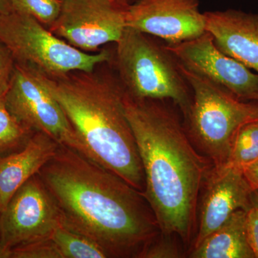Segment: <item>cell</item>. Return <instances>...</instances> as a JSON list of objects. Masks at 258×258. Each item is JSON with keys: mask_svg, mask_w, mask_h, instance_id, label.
<instances>
[{"mask_svg": "<svg viewBox=\"0 0 258 258\" xmlns=\"http://www.w3.org/2000/svg\"><path fill=\"white\" fill-rule=\"evenodd\" d=\"M37 174L62 226L96 242L109 258H142L161 234L144 192L74 149L60 145Z\"/></svg>", "mask_w": 258, "mask_h": 258, "instance_id": "1", "label": "cell"}, {"mask_svg": "<svg viewBox=\"0 0 258 258\" xmlns=\"http://www.w3.org/2000/svg\"><path fill=\"white\" fill-rule=\"evenodd\" d=\"M167 100L134 98L123 105L143 166L144 195L161 233L189 245L195 233L199 196L211 161L199 153Z\"/></svg>", "mask_w": 258, "mask_h": 258, "instance_id": "2", "label": "cell"}, {"mask_svg": "<svg viewBox=\"0 0 258 258\" xmlns=\"http://www.w3.org/2000/svg\"><path fill=\"white\" fill-rule=\"evenodd\" d=\"M32 70L60 103L86 157L144 192L143 166L123 105L125 89L111 61L91 71L58 76Z\"/></svg>", "mask_w": 258, "mask_h": 258, "instance_id": "3", "label": "cell"}, {"mask_svg": "<svg viewBox=\"0 0 258 258\" xmlns=\"http://www.w3.org/2000/svg\"><path fill=\"white\" fill-rule=\"evenodd\" d=\"M111 63L130 96L170 101L183 117L189 111V83L175 55L155 37L126 27L115 43Z\"/></svg>", "mask_w": 258, "mask_h": 258, "instance_id": "4", "label": "cell"}, {"mask_svg": "<svg viewBox=\"0 0 258 258\" xmlns=\"http://www.w3.org/2000/svg\"><path fill=\"white\" fill-rule=\"evenodd\" d=\"M179 64L192 93L191 106L184 117L185 128L194 145L214 168L220 169L227 163L241 125L257 119V102L242 101Z\"/></svg>", "mask_w": 258, "mask_h": 258, "instance_id": "5", "label": "cell"}, {"mask_svg": "<svg viewBox=\"0 0 258 258\" xmlns=\"http://www.w3.org/2000/svg\"><path fill=\"white\" fill-rule=\"evenodd\" d=\"M0 41L8 47L17 63L49 76L75 71H91L110 62L113 49L86 52L73 47L30 15L13 11L0 15Z\"/></svg>", "mask_w": 258, "mask_h": 258, "instance_id": "6", "label": "cell"}, {"mask_svg": "<svg viewBox=\"0 0 258 258\" xmlns=\"http://www.w3.org/2000/svg\"><path fill=\"white\" fill-rule=\"evenodd\" d=\"M5 101L9 111L34 132H42L60 145L86 156L81 140L60 103L38 79L35 71L15 64Z\"/></svg>", "mask_w": 258, "mask_h": 258, "instance_id": "7", "label": "cell"}, {"mask_svg": "<svg viewBox=\"0 0 258 258\" xmlns=\"http://www.w3.org/2000/svg\"><path fill=\"white\" fill-rule=\"evenodd\" d=\"M128 8L118 0H62L60 15L49 30L73 47L93 53L118 41L126 28Z\"/></svg>", "mask_w": 258, "mask_h": 258, "instance_id": "8", "label": "cell"}, {"mask_svg": "<svg viewBox=\"0 0 258 258\" xmlns=\"http://www.w3.org/2000/svg\"><path fill=\"white\" fill-rule=\"evenodd\" d=\"M62 225L58 207L37 174L16 191L0 214V235L10 250L50 238Z\"/></svg>", "mask_w": 258, "mask_h": 258, "instance_id": "9", "label": "cell"}, {"mask_svg": "<svg viewBox=\"0 0 258 258\" xmlns=\"http://www.w3.org/2000/svg\"><path fill=\"white\" fill-rule=\"evenodd\" d=\"M166 47L179 63L244 101L258 102V74L226 55L208 32Z\"/></svg>", "mask_w": 258, "mask_h": 258, "instance_id": "10", "label": "cell"}, {"mask_svg": "<svg viewBox=\"0 0 258 258\" xmlns=\"http://www.w3.org/2000/svg\"><path fill=\"white\" fill-rule=\"evenodd\" d=\"M126 27L176 45L206 32L199 0H138L126 12Z\"/></svg>", "mask_w": 258, "mask_h": 258, "instance_id": "11", "label": "cell"}, {"mask_svg": "<svg viewBox=\"0 0 258 258\" xmlns=\"http://www.w3.org/2000/svg\"><path fill=\"white\" fill-rule=\"evenodd\" d=\"M204 186L205 195L192 249L223 225L234 212L247 210L252 205V190L240 168L212 167Z\"/></svg>", "mask_w": 258, "mask_h": 258, "instance_id": "12", "label": "cell"}, {"mask_svg": "<svg viewBox=\"0 0 258 258\" xmlns=\"http://www.w3.org/2000/svg\"><path fill=\"white\" fill-rule=\"evenodd\" d=\"M204 15L216 46L258 74V14L229 9Z\"/></svg>", "mask_w": 258, "mask_h": 258, "instance_id": "13", "label": "cell"}, {"mask_svg": "<svg viewBox=\"0 0 258 258\" xmlns=\"http://www.w3.org/2000/svg\"><path fill=\"white\" fill-rule=\"evenodd\" d=\"M60 146L47 134L35 132L24 147L0 155V214L16 191L38 173Z\"/></svg>", "mask_w": 258, "mask_h": 258, "instance_id": "14", "label": "cell"}, {"mask_svg": "<svg viewBox=\"0 0 258 258\" xmlns=\"http://www.w3.org/2000/svg\"><path fill=\"white\" fill-rule=\"evenodd\" d=\"M245 210H238L192 249L191 258H254L246 232Z\"/></svg>", "mask_w": 258, "mask_h": 258, "instance_id": "15", "label": "cell"}, {"mask_svg": "<svg viewBox=\"0 0 258 258\" xmlns=\"http://www.w3.org/2000/svg\"><path fill=\"white\" fill-rule=\"evenodd\" d=\"M60 258H107L98 244L84 235L60 226L51 236Z\"/></svg>", "mask_w": 258, "mask_h": 258, "instance_id": "16", "label": "cell"}, {"mask_svg": "<svg viewBox=\"0 0 258 258\" xmlns=\"http://www.w3.org/2000/svg\"><path fill=\"white\" fill-rule=\"evenodd\" d=\"M258 159V118L241 125L224 166L240 168ZM223 166V167H224Z\"/></svg>", "mask_w": 258, "mask_h": 258, "instance_id": "17", "label": "cell"}, {"mask_svg": "<svg viewBox=\"0 0 258 258\" xmlns=\"http://www.w3.org/2000/svg\"><path fill=\"white\" fill-rule=\"evenodd\" d=\"M4 96L0 97V155L24 147L35 133L12 114L7 107Z\"/></svg>", "mask_w": 258, "mask_h": 258, "instance_id": "18", "label": "cell"}, {"mask_svg": "<svg viewBox=\"0 0 258 258\" xmlns=\"http://www.w3.org/2000/svg\"><path fill=\"white\" fill-rule=\"evenodd\" d=\"M62 0H13V11L36 19L50 29L60 15Z\"/></svg>", "mask_w": 258, "mask_h": 258, "instance_id": "19", "label": "cell"}, {"mask_svg": "<svg viewBox=\"0 0 258 258\" xmlns=\"http://www.w3.org/2000/svg\"><path fill=\"white\" fill-rule=\"evenodd\" d=\"M11 258H60V255L50 237L12 249Z\"/></svg>", "mask_w": 258, "mask_h": 258, "instance_id": "20", "label": "cell"}, {"mask_svg": "<svg viewBox=\"0 0 258 258\" xmlns=\"http://www.w3.org/2000/svg\"><path fill=\"white\" fill-rule=\"evenodd\" d=\"M172 237L160 234L146 249L142 258H169L180 257L178 246L172 241Z\"/></svg>", "mask_w": 258, "mask_h": 258, "instance_id": "21", "label": "cell"}, {"mask_svg": "<svg viewBox=\"0 0 258 258\" xmlns=\"http://www.w3.org/2000/svg\"><path fill=\"white\" fill-rule=\"evenodd\" d=\"M15 60L8 47L0 41V97L4 96L9 88L13 72Z\"/></svg>", "mask_w": 258, "mask_h": 258, "instance_id": "22", "label": "cell"}, {"mask_svg": "<svg viewBox=\"0 0 258 258\" xmlns=\"http://www.w3.org/2000/svg\"><path fill=\"white\" fill-rule=\"evenodd\" d=\"M246 232L254 258H258V206L254 204L246 211Z\"/></svg>", "mask_w": 258, "mask_h": 258, "instance_id": "23", "label": "cell"}, {"mask_svg": "<svg viewBox=\"0 0 258 258\" xmlns=\"http://www.w3.org/2000/svg\"><path fill=\"white\" fill-rule=\"evenodd\" d=\"M240 169L251 190H258V159L241 166Z\"/></svg>", "mask_w": 258, "mask_h": 258, "instance_id": "24", "label": "cell"}, {"mask_svg": "<svg viewBox=\"0 0 258 258\" xmlns=\"http://www.w3.org/2000/svg\"><path fill=\"white\" fill-rule=\"evenodd\" d=\"M13 11V0H0V15L8 14Z\"/></svg>", "mask_w": 258, "mask_h": 258, "instance_id": "25", "label": "cell"}, {"mask_svg": "<svg viewBox=\"0 0 258 258\" xmlns=\"http://www.w3.org/2000/svg\"><path fill=\"white\" fill-rule=\"evenodd\" d=\"M0 258H11V250L7 248L2 240L0 235Z\"/></svg>", "mask_w": 258, "mask_h": 258, "instance_id": "26", "label": "cell"}, {"mask_svg": "<svg viewBox=\"0 0 258 258\" xmlns=\"http://www.w3.org/2000/svg\"><path fill=\"white\" fill-rule=\"evenodd\" d=\"M251 201H252V204H254V205L258 206V190L252 191V193H251Z\"/></svg>", "mask_w": 258, "mask_h": 258, "instance_id": "27", "label": "cell"}, {"mask_svg": "<svg viewBox=\"0 0 258 258\" xmlns=\"http://www.w3.org/2000/svg\"><path fill=\"white\" fill-rule=\"evenodd\" d=\"M118 2L124 6L129 7L130 5L134 4L136 2L138 1V0H118Z\"/></svg>", "mask_w": 258, "mask_h": 258, "instance_id": "28", "label": "cell"}, {"mask_svg": "<svg viewBox=\"0 0 258 258\" xmlns=\"http://www.w3.org/2000/svg\"><path fill=\"white\" fill-rule=\"evenodd\" d=\"M257 103H258V102H257Z\"/></svg>", "mask_w": 258, "mask_h": 258, "instance_id": "29", "label": "cell"}]
</instances>
